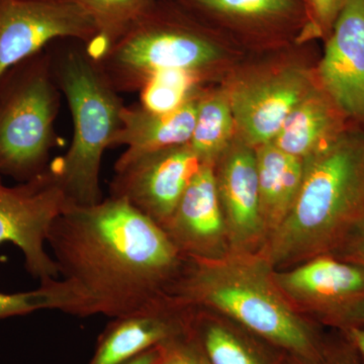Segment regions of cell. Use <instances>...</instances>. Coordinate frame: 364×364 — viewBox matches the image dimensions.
<instances>
[{"label": "cell", "instance_id": "6da1fadb", "mask_svg": "<svg viewBox=\"0 0 364 364\" xmlns=\"http://www.w3.org/2000/svg\"><path fill=\"white\" fill-rule=\"evenodd\" d=\"M59 279L44 282L55 310L119 318L172 298L186 267L159 225L109 196L69 205L48 237Z\"/></svg>", "mask_w": 364, "mask_h": 364}, {"label": "cell", "instance_id": "7a4b0ae2", "mask_svg": "<svg viewBox=\"0 0 364 364\" xmlns=\"http://www.w3.org/2000/svg\"><path fill=\"white\" fill-rule=\"evenodd\" d=\"M274 272L259 252L188 260L172 298L229 318L289 358H317L326 335L291 306L277 286Z\"/></svg>", "mask_w": 364, "mask_h": 364}, {"label": "cell", "instance_id": "3957f363", "mask_svg": "<svg viewBox=\"0 0 364 364\" xmlns=\"http://www.w3.org/2000/svg\"><path fill=\"white\" fill-rule=\"evenodd\" d=\"M364 219V130L352 126L305 159L296 202L259 251L274 269L334 254Z\"/></svg>", "mask_w": 364, "mask_h": 364}, {"label": "cell", "instance_id": "277c9868", "mask_svg": "<svg viewBox=\"0 0 364 364\" xmlns=\"http://www.w3.org/2000/svg\"><path fill=\"white\" fill-rule=\"evenodd\" d=\"M242 49L176 0H157L95 60L117 92L140 91L158 72L186 70L222 82Z\"/></svg>", "mask_w": 364, "mask_h": 364}, {"label": "cell", "instance_id": "5b68a950", "mask_svg": "<svg viewBox=\"0 0 364 364\" xmlns=\"http://www.w3.org/2000/svg\"><path fill=\"white\" fill-rule=\"evenodd\" d=\"M51 56L55 80L70 109L73 135L66 154L50 167L71 205H95L104 200L102 157L121 126L124 105L85 45L64 48Z\"/></svg>", "mask_w": 364, "mask_h": 364}, {"label": "cell", "instance_id": "8992f818", "mask_svg": "<svg viewBox=\"0 0 364 364\" xmlns=\"http://www.w3.org/2000/svg\"><path fill=\"white\" fill-rule=\"evenodd\" d=\"M60 91L51 53L43 50L0 79V176L30 181L49 167L58 145Z\"/></svg>", "mask_w": 364, "mask_h": 364}, {"label": "cell", "instance_id": "52a82bcc", "mask_svg": "<svg viewBox=\"0 0 364 364\" xmlns=\"http://www.w3.org/2000/svg\"><path fill=\"white\" fill-rule=\"evenodd\" d=\"M237 138L256 149L272 143L296 105L317 85L316 65L284 56L238 64L223 80Z\"/></svg>", "mask_w": 364, "mask_h": 364}, {"label": "cell", "instance_id": "ba28073f", "mask_svg": "<svg viewBox=\"0 0 364 364\" xmlns=\"http://www.w3.org/2000/svg\"><path fill=\"white\" fill-rule=\"evenodd\" d=\"M280 291L304 317L339 333L364 328V267L334 254L275 269Z\"/></svg>", "mask_w": 364, "mask_h": 364}, {"label": "cell", "instance_id": "9c48e42d", "mask_svg": "<svg viewBox=\"0 0 364 364\" xmlns=\"http://www.w3.org/2000/svg\"><path fill=\"white\" fill-rule=\"evenodd\" d=\"M69 205L50 165L39 176L14 186H6L0 176V245L11 243L20 249L26 270L40 284L59 279L45 244L53 224Z\"/></svg>", "mask_w": 364, "mask_h": 364}, {"label": "cell", "instance_id": "30bf717a", "mask_svg": "<svg viewBox=\"0 0 364 364\" xmlns=\"http://www.w3.org/2000/svg\"><path fill=\"white\" fill-rule=\"evenodd\" d=\"M203 164L189 144L136 156L122 154L114 164L109 196L126 200L162 227Z\"/></svg>", "mask_w": 364, "mask_h": 364}, {"label": "cell", "instance_id": "8fae6325", "mask_svg": "<svg viewBox=\"0 0 364 364\" xmlns=\"http://www.w3.org/2000/svg\"><path fill=\"white\" fill-rule=\"evenodd\" d=\"M97 37L90 16L68 0H0V79L54 41L88 48Z\"/></svg>", "mask_w": 364, "mask_h": 364}, {"label": "cell", "instance_id": "7c38bea8", "mask_svg": "<svg viewBox=\"0 0 364 364\" xmlns=\"http://www.w3.org/2000/svg\"><path fill=\"white\" fill-rule=\"evenodd\" d=\"M239 47L279 50L301 44L303 0H176Z\"/></svg>", "mask_w": 364, "mask_h": 364}, {"label": "cell", "instance_id": "4fadbf2b", "mask_svg": "<svg viewBox=\"0 0 364 364\" xmlns=\"http://www.w3.org/2000/svg\"><path fill=\"white\" fill-rule=\"evenodd\" d=\"M214 173L232 252H259L267 235L260 213L255 149L236 136L215 162Z\"/></svg>", "mask_w": 364, "mask_h": 364}, {"label": "cell", "instance_id": "5bb4252c", "mask_svg": "<svg viewBox=\"0 0 364 364\" xmlns=\"http://www.w3.org/2000/svg\"><path fill=\"white\" fill-rule=\"evenodd\" d=\"M316 64L318 85L364 130V0H346Z\"/></svg>", "mask_w": 364, "mask_h": 364}, {"label": "cell", "instance_id": "9a60e30c", "mask_svg": "<svg viewBox=\"0 0 364 364\" xmlns=\"http://www.w3.org/2000/svg\"><path fill=\"white\" fill-rule=\"evenodd\" d=\"M161 228L186 260L221 259L232 252L214 164H203Z\"/></svg>", "mask_w": 364, "mask_h": 364}, {"label": "cell", "instance_id": "2e32d148", "mask_svg": "<svg viewBox=\"0 0 364 364\" xmlns=\"http://www.w3.org/2000/svg\"><path fill=\"white\" fill-rule=\"evenodd\" d=\"M193 306L165 299L112 318L97 339L88 364H124L188 332Z\"/></svg>", "mask_w": 364, "mask_h": 364}, {"label": "cell", "instance_id": "e0dca14e", "mask_svg": "<svg viewBox=\"0 0 364 364\" xmlns=\"http://www.w3.org/2000/svg\"><path fill=\"white\" fill-rule=\"evenodd\" d=\"M188 332L210 364H291L284 351L205 309L193 306Z\"/></svg>", "mask_w": 364, "mask_h": 364}, {"label": "cell", "instance_id": "ac0fdd59", "mask_svg": "<svg viewBox=\"0 0 364 364\" xmlns=\"http://www.w3.org/2000/svg\"><path fill=\"white\" fill-rule=\"evenodd\" d=\"M352 126L356 124L317 83L289 114L272 143L282 152L305 160Z\"/></svg>", "mask_w": 364, "mask_h": 364}, {"label": "cell", "instance_id": "d6986e66", "mask_svg": "<svg viewBox=\"0 0 364 364\" xmlns=\"http://www.w3.org/2000/svg\"><path fill=\"white\" fill-rule=\"evenodd\" d=\"M200 95L168 112L147 111L139 104L124 105L111 148L126 146L123 154L136 156L188 145L195 129Z\"/></svg>", "mask_w": 364, "mask_h": 364}, {"label": "cell", "instance_id": "ffe728a7", "mask_svg": "<svg viewBox=\"0 0 364 364\" xmlns=\"http://www.w3.org/2000/svg\"><path fill=\"white\" fill-rule=\"evenodd\" d=\"M255 152L261 218L268 239L284 223L296 202L305 160L282 152L273 143L259 146Z\"/></svg>", "mask_w": 364, "mask_h": 364}, {"label": "cell", "instance_id": "44dd1931", "mask_svg": "<svg viewBox=\"0 0 364 364\" xmlns=\"http://www.w3.org/2000/svg\"><path fill=\"white\" fill-rule=\"evenodd\" d=\"M236 136L233 111L224 83L208 86L198 98L189 146L203 164H215Z\"/></svg>", "mask_w": 364, "mask_h": 364}, {"label": "cell", "instance_id": "7402d4cb", "mask_svg": "<svg viewBox=\"0 0 364 364\" xmlns=\"http://www.w3.org/2000/svg\"><path fill=\"white\" fill-rule=\"evenodd\" d=\"M95 23L97 37L86 51L98 60L122 36L149 13L157 0H68Z\"/></svg>", "mask_w": 364, "mask_h": 364}, {"label": "cell", "instance_id": "603a6c76", "mask_svg": "<svg viewBox=\"0 0 364 364\" xmlns=\"http://www.w3.org/2000/svg\"><path fill=\"white\" fill-rule=\"evenodd\" d=\"M207 78L186 70L158 72L148 79L140 91L139 105L147 111L168 112L198 97L208 86Z\"/></svg>", "mask_w": 364, "mask_h": 364}, {"label": "cell", "instance_id": "cb8c5ba5", "mask_svg": "<svg viewBox=\"0 0 364 364\" xmlns=\"http://www.w3.org/2000/svg\"><path fill=\"white\" fill-rule=\"evenodd\" d=\"M306 13V25L301 44L314 39L326 40L341 13L346 0H303Z\"/></svg>", "mask_w": 364, "mask_h": 364}, {"label": "cell", "instance_id": "d4e9b609", "mask_svg": "<svg viewBox=\"0 0 364 364\" xmlns=\"http://www.w3.org/2000/svg\"><path fill=\"white\" fill-rule=\"evenodd\" d=\"M40 310H55L54 296L46 284L25 293H0V318L28 315Z\"/></svg>", "mask_w": 364, "mask_h": 364}, {"label": "cell", "instance_id": "484cf974", "mask_svg": "<svg viewBox=\"0 0 364 364\" xmlns=\"http://www.w3.org/2000/svg\"><path fill=\"white\" fill-rule=\"evenodd\" d=\"M289 360L291 364H364L353 345L341 333L336 337L326 336L322 350L317 358H289Z\"/></svg>", "mask_w": 364, "mask_h": 364}, {"label": "cell", "instance_id": "4316f807", "mask_svg": "<svg viewBox=\"0 0 364 364\" xmlns=\"http://www.w3.org/2000/svg\"><path fill=\"white\" fill-rule=\"evenodd\" d=\"M159 347L160 356L155 364H210L189 332Z\"/></svg>", "mask_w": 364, "mask_h": 364}, {"label": "cell", "instance_id": "83f0119b", "mask_svg": "<svg viewBox=\"0 0 364 364\" xmlns=\"http://www.w3.org/2000/svg\"><path fill=\"white\" fill-rule=\"evenodd\" d=\"M334 255L364 267V219L354 228Z\"/></svg>", "mask_w": 364, "mask_h": 364}, {"label": "cell", "instance_id": "f1b7e54d", "mask_svg": "<svg viewBox=\"0 0 364 364\" xmlns=\"http://www.w3.org/2000/svg\"><path fill=\"white\" fill-rule=\"evenodd\" d=\"M342 335L353 345L364 363V328L349 330V331L342 333Z\"/></svg>", "mask_w": 364, "mask_h": 364}, {"label": "cell", "instance_id": "f546056e", "mask_svg": "<svg viewBox=\"0 0 364 364\" xmlns=\"http://www.w3.org/2000/svg\"><path fill=\"white\" fill-rule=\"evenodd\" d=\"M160 356V347L150 349V350L144 352L136 358L132 359L128 363L124 364H155L157 363Z\"/></svg>", "mask_w": 364, "mask_h": 364}]
</instances>
